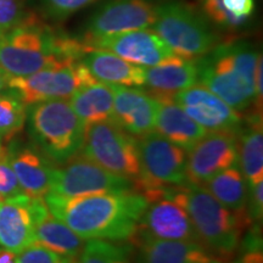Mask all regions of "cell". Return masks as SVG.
<instances>
[{
	"mask_svg": "<svg viewBox=\"0 0 263 263\" xmlns=\"http://www.w3.org/2000/svg\"><path fill=\"white\" fill-rule=\"evenodd\" d=\"M48 210L83 240H129L137 232L147 200L136 190L62 197L49 192Z\"/></svg>",
	"mask_w": 263,
	"mask_h": 263,
	"instance_id": "obj_1",
	"label": "cell"
},
{
	"mask_svg": "<svg viewBox=\"0 0 263 263\" xmlns=\"http://www.w3.org/2000/svg\"><path fill=\"white\" fill-rule=\"evenodd\" d=\"M88 47L83 42L57 34L34 18H27L0 33V66L12 77L43 68L80 62Z\"/></svg>",
	"mask_w": 263,
	"mask_h": 263,
	"instance_id": "obj_2",
	"label": "cell"
},
{
	"mask_svg": "<svg viewBox=\"0 0 263 263\" xmlns=\"http://www.w3.org/2000/svg\"><path fill=\"white\" fill-rule=\"evenodd\" d=\"M261 58L245 43L218 45L197 60L199 82L235 111H244L256 103L255 73Z\"/></svg>",
	"mask_w": 263,
	"mask_h": 263,
	"instance_id": "obj_3",
	"label": "cell"
},
{
	"mask_svg": "<svg viewBox=\"0 0 263 263\" xmlns=\"http://www.w3.org/2000/svg\"><path fill=\"white\" fill-rule=\"evenodd\" d=\"M166 197L188 212L200 242L223 257L238 250L242 232L251 223L248 215L230 211L199 184L171 186Z\"/></svg>",
	"mask_w": 263,
	"mask_h": 263,
	"instance_id": "obj_4",
	"label": "cell"
},
{
	"mask_svg": "<svg viewBox=\"0 0 263 263\" xmlns=\"http://www.w3.org/2000/svg\"><path fill=\"white\" fill-rule=\"evenodd\" d=\"M140 177L133 190L140 193L147 202L166 197L171 186L189 184L186 176V154L156 130L138 139Z\"/></svg>",
	"mask_w": 263,
	"mask_h": 263,
	"instance_id": "obj_5",
	"label": "cell"
},
{
	"mask_svg": "<svg viewBox=\"0 0 263 263\" xmlns=\"http://www.w3.org/2000/svg\"><path fill=\"white\" fill-rule=\"evenodd\" d=\"M29 126L43 153L60 164L77 155L83 146L85 126L65 99L33 104Z\"/></svg>",
	"mask_w": 263,
	"mask_h": 263,
	"instance_id": "obj_6",
	"label": "cell"
},
{
	"mask_svg": "<svg viewBox=\"0 0 263 263\" xmlns=\"http://www.w3.org/2000/svg\"><path fill=\"white\" fill-rule=\"evenodd\" d=\"M155 12L154 32L177 57L196 60L215 47V34L190 6L171 2L156 8Z\"/></svg>",
	"mask_w": 263,
	"mask_h": 263,
	"instance_id": "obj_7",
	"label": "cell"
},
{
	"mask_svg": "<svg viewBox=\"0 0 263 263\" xmlns=\"http://www.w3.org/2000/svg\"><path fill=\"white\" fill-rule=\"evenodd\" d=\"M82 155L136 184L140 177L138 140L112 120L85 127Z\"/></svg>",
	"mask_w": 263,
	"mask_h": 263,
	"instance_id": "obj_8",
	"label": "cell"
},
{
	"mask_svg": "<svg viewBox=\"0 0 263 263\" xmlns=\"http://www.w3.org/2000/svg\"><path fill=\"white\" fill-rule=\"evenodd\" d=\"M93 82L97 80L80 61L51 66L22 77L10 76L6 87L25 105H33L70 98L78 88Z\"/></svg>",
	"mask_w": 263,
	"mask_h": 263,
	"instance_id": "obj_9",
	"label": "cell"
},
{
	"mask_svg": "<svg viewBox=\"0 0 263 263\" xmlns=\"http://www.w3.org/2000/svg\"><path fill=\"white\" fill-rule=\"evenodd\" d=\"M133 190L129 179L103 168L85 157L76 155L52 173L50 193L62 197H78L94 194Z\"/></svg>",
	"mask_w": 263,
	"mask_h": 263,
	"instance_id": "obj_10",
	"label": "cell"
},
{
	"mask_svg": "<svg viewBox=\"0 0 263 263\" xmlns=\"http://www.w3.org/2000/svg\"><path fill=\"white\" fill-rule=\"evenodd\" d=\"M236 132H210L189 150L186 157L188 182L202 185L216 174L238 166Z\"/></svg>",
	"mask_w": 263,
	"mask_h": 263,
	"instance_id": "obj_11",
	"label": "cell"
},
{
	"mask_svg": "<svg viewBox=\"0 0 263 263\" xmlns=\"http://www.w3.org/2000/svg\"><path fill=\"white\" fill-rule=\"evenodd\" d=\"M155 8L146 0H111L90 18L83 43L138 29L155 24Z\"/></svg>",
	"mask_w": 263,
	"mask_h": 263,
	"instance_id": "obj_12",
	"label": "cell"
},
{
	"mask_svg": "<svg viewBox=\"0 0 263 263\" xmlns=\"http://www.w3.org/2000/svg\"><path fill=\"white\" fill-rule=\"evenodd\" d=\"M172 100L190 118L210 132H238L241 118L233 107L203 85H193L173 94Z\"/></svg>",
	"mask_w": 263,
	"mask_h": 263,
	"instance_id": "obj_13",
	"label": "cell"
},
{
	"mask_svg": "<svg viewBox=\"0 0 263 263\" xmlns=\"http://www.w3.org/2000/svg\"><path fill=\"white\" fill-rule=\"evenodd\" d=\"M89 48L104 49L138 66L159 65L171 57L173 51L154 31L138 29L110 35L85 43Z\"/></svg>",
	"mask_w": 263,
	"mask_h": 263,
	"instance_id": "obj_14",
	"label": "cell"
},
{
	"mask_svg": "<svg viewBox=\"0 0 263 263\" xmlns=\"http://www.w3.org/2000/svg\"><path fill=\"white\" fill-rule=\"evenodd\" d=\"M114 111L111 120L130 136L141 137L155 130L159 101L149 91L111 84Z\"/></svg>",
	"mask_w": 263,
	"mask_h": 263,
	"instance_id": "obj_15",
	"label": "cell"
},
{
	"mask_svg": "<svg viewBox=\"0 0 263 263\" xmlns=\"http://www.w3.org/2000/svg\"><path fill=\"white\" fill-rule=\"evenodd\" d=\"M137 232L159 239L200 242L188 212L168 197H163L147 205L138 224Z\"/></svg>",
	"mask_w": 263,
	"mask_h": 263,
	"instance_id": "obj_16",
	"label": "cell"
},
{
	"mask_svg": "<svg viewBox=\"0 0 263 263\" xmlns=\"http://www.w3.org/2000/svg\"><path fill=\"white\" fill-rule=\"evenodd\" d=\"M139 248L137 263H211L205 246L190 240H167L136 232L129 240Z\"/></svg>",
	"mask_w": 263,
	"mask_h": 263,
	"instance_id": "obj_17",
	"label": "cell"
},
{
	"mask_svg": "<svg viewBox=\"0 0 263 263\" xmlns=\"http://www.w3.org/2000/svg\"><path fill=\"white\" fill-rule=\"evenodd\" d=\"M32 199L26 194L0 202V246L20 254L35 241Z\"/></svg>",
	"mask_w": 263,
	"mask_h": 263,
	"instance_id": "obj_18",
	"label": "cell"
},
{
	"mask_svg": "<svg viewBox=\"0 0 263 263\" xmlns=\"http://www.w3.org/2000/svg\"><path fill=\"white\" fill-rule=\"evenodd\" d=\"M31 205L34 218L35 241L66 259L73 261L77 258L84 248V240L51 215L44 199H32Z\"/></svg>",
	"mask_w": 263,
	"mask_h": 263,
	"instance_id": "obj_19",
	"label": "cell"
},
{
	"mask_svg": "<svg viewBox=\"0 0 263 263\" xmlns=\"http://www.w3.org/2000/svg\"><path fill=\"white\" fill-rule=\"evenodd\" d=\"M22 192L31 199H44L50 192L54 167L41 151L26 146L8 153Z\"/></svg>",
	"mask_w": 263,
	"mask_h": 263,
	"instance_id": "obj_20",
	"label": "cell"
},
{
	"mask_svg": "<svg viewBox=\"0 0 263 263\" xmlns=\"http://www.w3.org/2000/svg\"><path fill=\"white\" fill-rule=\"evenodd\" d=\"M81 62L95 80L107 84L140 87L145 84V68L128 62L104 49L88 48Z\"/></svg>",
	"mask_w": 263,
	"mask_h": 263,
	"instance_id": "obj_21",
	"label": "cell"
},
{
	"mask_svg": "<svg viewBox=\"0 0 263 263\" xmlns=\"http://www.w3.org/2000/svg\"><path fill=\"white\" fill-rule=\"evenodd\" d=\"M197 82L196 62L177 55L145 68V84L151 89L149 94L154 98L173 97L174 93L193 87Z\"/></svg>",
	"mask_w": 263,
	"mask_h": 263,
	"instance_id": "obj_22",
	"label": "cell"
},
{
	"mask_svg": "<svg viewBox=\"0 0 263 263\" xmlns=\"http://www.w3.org/2000/svg\"><path fill=\"white\" fill-rule=\"evenodd\" d=\"M159 101L155 129L173 144L189 151L207 133L205 128L190 118L172 97L155 98Z\"/></svg>",
	"mask_w": 263,
	"mask_h": 263,
	"instance_id": "obj_23",
	"label": "cell"
},
{
	"mask_svg": "<svg viewBox=\"0 0 263 263\" xmlns=\"http://www.w3.org/2000/svg\"><path fill=\"white\" fill-rule=\"evenodd\" d=\"M70 104L84 126L110 120L114 111V90L111 84L93 82L80 87L71 95Z\"/></svg>",
	"mask_w": 263,
	"mask_h": 263,
	"instance_id": "obj_24",
	"label": "cell"
},
{
	"mask_svg": "<svg viewBox=\"0 0 263 263\" xmlns=\"http://www.w3.org/2000/svg\"><path fill=\"white\" fill-rule=\"evenodd\" d=\"M238 156L249 185L263 180V129L261 112L250 116L248 127L240 130Z\"/></svg>",
	"mask_w": 263,
	"mask_h": 263,
	"instance_id": "obj_25",
	"label": "cell"
},
{
	"mask_svg": "<svg viewBox=\"0 0 263 263\" xmlns=\"http://www.w3.org/2000/svg\"><path fill=\"white\" fill-rule=\"evenodd\" d=\"M213 196L230 211L239 215H248L249 184L238 166L230 167L216 174L202 184ZM249 216V215H248Z\"/></svg>",
	"mask_w": 263,
	"mask_h": 263,
	"instance_id": "obj_26",
	"label": "cell"
},
{
	"mask_svg": "<svg viewBox=\"0 0 263 263\" xmlns=\"http://www.w3.org/2000/svg\"><path fill=\"white\" fill-rule=\"evenodd\" d=\"M78 263H130V248L104 239H90L82 250Z\"/></svg>",
	"mask_w": 263,
	"mask_h": 263,
	"instance_id": "obj_27",
	"label": "cell"
},
{
	"mask_svg": "<svg viewBox=\"0 0 263 263\" xmlns=\"http://www.w3.org/2000/svg\"><path fill=\"white\" fill-rule=\"evenodd\" d=\"M26 105L14 94L0 95V139L10 140L25 126Z\"/></svg>",
	"mask_w": 263,
	"mask_h": 263,
	"instance_id": "obj_28",
	"label": "cell"
},
{
	"mask_svg": "<svg viewBox=\"0 0 263 263\" xmlns=\"http://www.w3.org/2000/svg\"><path fill=\"white\" fill-rule=\"evenodd\" d=\"M24 194L17 177L10 164L8 153L4 150L0 154V196L3 200L11 199Z\"/></svg>",
	"mask_w": 263,
	"mask_h": 263,
	"instance_id": "obj_29",
	"label": "cell"
},
{
	"mask_svg": "<svg viewBox=\"0 0 263 263\" xmlns=\"http://www.w3.org/2000/svg\"><path fill=\"white\" fill-rule=\"evenodd\" d=\"M27 18L21 0H0V33L10 31Z\"/></svg>",
	"mask_w": 263,
	"mask_h": 263,
	"instance_id": "obj_30",
	"label": "cell"
},
{
	"mask_svg": "<svg viewBox=\"0 0 263 263\" xmlns=\"http://www.w3.org/2000/svg\"><path fill=\"white\" fill-rule=\"evenodd\" d=\"M65 259L37 241L17 254V263H62Z\"/></svg>",
	"mask_w": 263,
	"mask_h": 263,
	"instance_id": "obj_31",
	"label": "cell"
},
{
	"mask_svg": "<svg viewBox=\"0 0 263 263\" xmlns=\"http://www.w3.org/2000/svg\"><path fill=\"white\" fill-rule=\"evenodd\" d=\"M203 9L213 21L226 27H238L245 21L230 14L223 5V0H203Z\"/></svg>",
	"mask_w": 263,
	"mask_h": 263,
	"instance_id": "obj_32",
	"label": "cell"
},
{
	"mask_svg": "<svg viewBox=\"0 0 263 263\" xmlns=\"http://www.w3.org/2000/svg\"><path fill=\"white\" fill-rule=\"evenodd\" d=\"M48 14L55 18H65L85 8L95 0H43Z\"/></svg>",
	"mask_w": 263,
	"mask_h": 263,
	"instance_id": "obj_33",
	"label": "cell"
},
{
	"mask_svg": "<svg viewBox=\"0 0 263 263\" xmlns=\"http://www.w3.org/2000/svg\"><path fill=\"white\" fill-rule=\"evenodd\" d=\"M263 188V180L254 184V185H249V196H248V210L249 218L251 222H261L262 221V212H263V196L262 189Z\"/></svg>",
	"mask_w": 263,
	"mask_h": 263,
	"instance_id": "obj_34",
	"label": "cell"
},
{
	"mask_svg": "<svg viewBox=\"0 0 263 263\" xmlns=\"http://www.w3.org/2000/svg\"><path fill=\"white\" fill-rule=\"evenodd\" d=\"M223 5L232 15L246 20L254 12V0H223Z\"/></svg>",
	"mask_w": 263,
	"mask_h": 263,
	"instance_id": "obj_35",
	"label": "cell"
},
{
	"mask_svg": "<svg viewBox=\"0 0 263 263\" xmlns=\"http://www.w3.org/2000/svg\"><path fill=\"white\" fill-rule=\"evenodd\" d=\"M234 263H263L262 246L242 245V255Z\"/></svg>",
	"mask_w": 263,
	"mask_h": 263,
	"instance_id": "obj_36",
	"label": "cell"
},
{
	"mask_svg": "<svg viewBox=\"0 0 263 263\" xmlns=\"http://www.w3.org/2000/svg\"><path fill=\"white\" fill-rule=\"evenodd\" d=\"M0 263H17V254L5 248L0 249Z\"/></svg>",
	"mask_w": 263,
	"mask_h": 263,
	"instance_id": "obj_37",
	"label": "cell"
},
{
	"mask_svg": "<svg viewBox=\"0 0 263 263\" xmlns=\"http://www.w3.org/2000/svg\"><path fill=\"white\" fill-rule=\"evenodd\" d=\"M10 74L6 72L4 68L0 66V91H2L4 88L8 85V81H9Z\"/></svg>",
	"mask_w": 263,
	"mask_h": 263,
	"instance_id": "obj_38",
	"label": "cell"
},
{
	"mask_svg": "<svg viewBox=\"0 0 263 263\" xmlns=\"http://www.w3.org/2000/svg\"><path fill=\"white\" fill-rule=\"evenodd\" d=\"M5 149H4V147H3L2 146V139H0V154H2L3 153V151H4Z\"/></svg>",
	"mask_w": 263,
	"mask_h": 263,
	"instance_id": "obj_39",
	"label": "cell"
},
{
	"mask_svg": "<svg viewBox=\"0 0 263 263\" xmlns=\"http://www.w3.org/2000/svg\"><path fill=\"white\" fill-rule=\"evenodd\" d=\"M62 263H78V262H73V261H70V259H65Z\"/></svg>",
	"mask_w": 263,
	"mask_h": 263,
	"instance_id": "obj_40",
	"label": "cell"
},
{
	"mask_svg": "<svg viewBox=\"0 0 263 263\" xmlns=\"http://www.w3.org/2000/svg\"><path fill=\"white\" fill-rule=\"evenodd\" d=\"M194 263H201V262H194ZM211 263H221V262H218V261H216V259H215V261H212Z\"/></svg>",
	"mask_w": 263,
	"mask_h": 263,
	"instance_id": "obj_41",
	"label": "cell"
},
{
	"mask_svg": "<svg viewBox=\"0 0 263 263\" xmlns=\"http://www.w3.org/2000/svg\"><path fill=\"white\" fill-rule=\"evenodd\" d=\"M3 201V199H2V196H0V202H2Z\"/></svg>",
	"mask_w": 263,
	"mask_h": 263,
	"instance_id": "obj_42",
	"label": "cell"
}]
</instances>
